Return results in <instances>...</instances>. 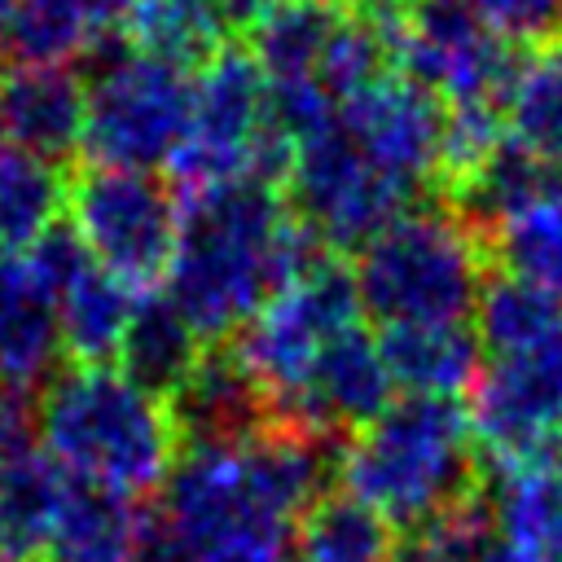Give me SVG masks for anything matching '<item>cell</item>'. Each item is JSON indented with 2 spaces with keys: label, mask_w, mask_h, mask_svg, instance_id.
Returning a JSON list of instances; mask_svg holds the SVG:
<instances>
[{
  "label": "cell",
  "mask_w": 562,
  "mask_h": 562,
  "mask_svg": "<svg viewBox=\"0 0 562 562\" xmlns=\"http://www.w3.org/2000/svg\"><path fill=\"white\" fill-rule=\"evenodd\" d=\"M202 356H206L202 351V338L193 334V325L176 312V303L162 290L136 294L127 334H123L119 356H114V364L132 382H140L145 391L171 400L189 382V373L198 369Z\"/></svg>",
  "instance_id": "obj_21"
},
{
  "label": "cell",
  "mask_w": 562,
  "mask_h": 562,
  "mask_svg": "<svg viewBox=\"0 0 562 562\" xmlns=\"http://www.w3.org/2000/svg\"><path fill=\"white\" fill-rule=\"evenodd\" d=\"M391 400H395V386H391L382 347L360 321L325 347L307 386L299 391V400L290 404V413L277 426H290V430H303V435H316V439L356 435Z\"/></svg>",
  "instance_id": "obj_14"
},
{
  "label": "cell",
  "mask_w": 562,
  "mask_h": 562,
  "mask_svg": "<svg viewBox=\"0 0 562 562\" xmlns=\"http://www.w3.org/2000/svg\"><path fill=\"white\" fill-rule=\"evenodd\" d=\"M395 527L347 487L321 492L294 531L299 562H395Z\"/></svg>",
  "instance_id": "obj_26"
},
{
  "label": "cell",
  "mask_w": 562,
  "mask_h": 562,
  "mask_svg": "<svg viewBox=\"0 0 562 562\" xmlns=\"http://www.w3.org/2000/svg\"><path fill=\"white\" fill-rule=\"evenodd\" d=\"M378 347L400 395L457 400L483 373V342L470 321L391 325L378 334Z\"/></svg>",
  "instance_id": "obj_16"
},
{
  "label": "cell",
  "mask_w": 562,
  "mask_h": 562,
  "mask_svg": "<svg viewBox=\"0 0 562 562\" xmlns=\"http://www.w3.org/2000/svg\"><path fill=\"white\" fill-rule=\"evenodd\" d=\"M338 22V9L325 0H285L250 31V53L268 83L312 79L316 57Z\"/></svg>",
  "instance_id": "obj_31"
},
{
  "label": "cell",
  "mask_w": 562,
  "mask_h": 562,
  "mask_svg": "<svg viewBox=\"0 0 562 562\" xmlns=\"http://www.w3.org/2000/svg\"><path fill=\"white\" fill-rule=\"evenodd\" d=\"M325 4H334L338 13H351V18H369V22H391V18H400L408 4H417V0H325Z\"/></svg>",
  "instance_id": "obj_38"
},
{
  "label": "cell",
  "mask_w": 562,
  "mask_h": 562,
  "mask_svg": "<svg viewBox=\"0 0 562 562\" xmlns=\"http://www.w3.org/2000/svg\"><path fill=\"white\" fill-rule=\"evenodd\" d=\"M505 136L544 167H562V44L522 48L501 101Z\"/></svg>",
  "instance_id": "obj_24"
},
{
  "label": "cell",
  "mask_w": 562,
  "mask_h": 562,
  "mask_svg": "<svg viewBox=\"0 0 562 562\" xmlns=\"http://www.w3.org/2000/svg\"><path fill=\"white\" fill-rule=\"evenodd\" d=\"M145 514L136 501L70 483L61 514L44 540V562H132Z\"/></svg>",
  "instance_id": "obj_22"
},
{
  "label": "cell",
  "mask_w": 562,
  "mask_h": 562,
  "mask_svg": "<svg viewBox=\"0 0 562 562\" xmlns=\"http://www.w3.org/2000/svg\"><path fill=\"white\" fill-rule=\"evenodd\" d=\"M474 443L496 465H518L562 448V329L522 351L487 360L465 404Z\"/></svg>",
  "instance_id": "obj_12"
},
{
  "label": "cell",
  "mask_w": 562,
  "mask_h": 562,
  "mask_svg": "<svg viewBox=\"0 0 562 562\" xmlns=\"http://www.w3.org/2000/svg\"><path fill=\"white\" fill-rule=\"evenodd\" d=\"M193 70L162 57L114 48L92 79H83L79 149L92 167L154 171L167 167L189 123Z\"/></svg>",
  "instance_id": "obj_8"
},
{
  "label": "cell",
  "mask_w": 562,
  "mask_h": 562,
  "mask_svg": "<svg viewBox=\"0 0 562 562\" xmlns=\"http://www.w3.org/2000/svg\"><path fill=\"white\" fill-rule=\"evenodd\" d=\"M395 562H422V558H417V549H413V544H408V549H404V553H395Z\"/></svg>",
  "instance_id": "obj_40"
},
{
  "label": "cell",
  "mask_w": 562,
  "mask_h": 562,
  "mask_svg": "<svg viewBox=\"0 0 562 562\" xmlns=\"http://www.w3.org/2000/svg\"><path fill=\"white\" fill-rule=\"evenodd\" d=\"M351 281L382 329L470 321L483 290L479 228L457 206H408L356 250Z\"/></svg>",
  "instance_id": "obj_5"
},
{
  "label": "cell",
  "mask_w": 562,
  "mask_h": 562,
  "mask_svg": "<svg viewBox=\"0 0 562 562\" xmlns=\"http://www.w3.org/2000/svg\"><path fill=\"white\" fill-rule=\"evenodd\" d=\"M57 329H61V351L75 364H114L119 342L127 334L136 294L114 281L105 268L83 263L57 294Z\"/></svg>",
  "instance_id": "obj_23"
},
{
  "label": "cell",
  "mask_w": 562,
  "mask_h": 562,
  "mask_svg": "<svg viewBox=\"0 0 562 562\" xmlns=\"http://www.w3.org/2000/svg\"><path fill=\"white\" fill-rule=\"evenodd\" d=\"M180 443H198V439H241L250 430L263 426V395L250 382V373L241 369V360L233 351H206L198 360V369L189 373V382L167 400Z\"/></svg>",
  "instance_id": "obj_19"
},
{
  "label": "cell",
  "mask_w": 562,
  "mask_h": 562,
  "mask_svg": "<svg viewBox=\"0 0 562 562\" xmlns=\"http://www.w3.org/2000/svg\"><path fill=\"white\" fill-rule=\"evenodd\" d=\"M329 479L325 439L263 422L241 439L180 443L158 518L198 562H290L299 518Z\"/></svg>",
  "instance_id": "obj_1"
},
{
  "label": "cell",
  "mask_w": 562,
  "mask_h": 562,
  "mask_svg": "<svg viewBox=\"0 0 562 562\" xmlns=\"http://www.w3.org/2000/svg\"><path fill=\"white\" fill-rule=\"evenodd\" d=\"M338 127L351 145L413 198L426 180H435L443 105L400 70H386L356 97L338 105Z\"/></svg>",
  "instance_id": "obj_13"
},
{
  "label": "cell",
  "mask_w": 562,
  "mask_h": 562,
  "mask_svg": "<svg viewBox=\"0 0 562 562\" xmlns=\"http://www.w3.org/2000/svg\"><path fill=\"white\" fill-rule=\"evenodd\" d=\"M391 66L422 83L439 105L505 101L522 48L501 40L465 0H417L382 22Z\"/></svg>",
  "instance_id": "obj_10"
},
{
  "label": "cell",
  "mask_w": 562,
  "mask_h": 562,
  "mask_svg": "<svg viewBox=\"0 0 562 562\" xmlns=\"http://www.w3.org/2000/svg\"><path fill=\"white\" fill-rule=\"evenodd\" d=\"M83 9H88V18H92L97 35L105 40V35L123 31V22H127V13L136 9V0H83ZM114 40H119V35H114Z\"/></svg>",
  "instance_id": "obj_37"
},
{
  "label": "cell",
  "mask_w": 562,
  "mask_h": 562,
  "mask_svg": "<svg viewBox=\"0 0 562 562\" xmlns=\"http://www.w3.org/2000/svg\"><path fill=\"white\" fill-rule=\"evenodd\" d=\"M422 562H522L492 527L487 509L465 501L457 509H448L443 518H435L430 527H422V536L413 540Z\"/></svg>",
  "instance_id": "obj_33"
},
{
  "label": "cell",
  "mask_w": 562,
  "mask_h": 562,
  "mask_svg": "<svg viewBox=\"0 0 562 562\" xmlns=\"http://www.w3.org/2000/svg\"><path fill=\"white\" fill-rule=\"evenodd\" d=\"M13 9H18V0H0V35H4V26H9Z\"/></svg>",
  "instance_id": "obj_39"
},
{
  "label": "cell",
  "mask_w": 562,
  "mask_h": 562,
  "mask_svg": "<svg viewBox=\"0 0 562 562\" xmlns=\"http://www.w3.org/2000/svg\"><path fill=\"white\" fill-rule=\"evenodd\" d=\"M0 132L44 162L70 158L83 132V79L70 66H0Z\"/></svg>",
  "instance_id": "obj_15"
},
{
  "label": "cell",
  "mask_w": 562,
  "mask_h": 562,
  "mask_svg": "<svg viewBox=\"0 0 562 562\" xmlns=\"http://www.w3.org/2000/svg\"><path fill=\"white\" fill-rule=\"evenodd\" d=\"M290 145L268 119V79L246 44H224L193 70L189 123L171 154V176L184 189L224 180L281 184L290 171Z\"/></svg>",
  "instance_id": "obj_6"
},
{
  "label": "cell",
  "mask_w": 562,
  "mask_h": 562,
  "mask_svg": "<svg viewBox=\"0 0 562 562\" xmlns=\"http://www.w3.org/2000/svg\"><path fill=\"white\" fill-rule=\"evenodd\" d=\"M31 426L70 483L127 501L158 492L180 452L171 404L119 364L57 369L31 404Z\"/></svg>",
  "instance_id": "obj_3"
},
{
  "label": "cell",
  "mask_w": 562,
  "mask_h": 562,
  "mask_svg": "<svg viewBox=\"0 0 562 562\" xmlns=\"http://www.w3.org/2000/svg\"><path fill=\"white\" fill-rule=\"evenodd\" d=\"M290 211L321 241V250H360L378 228L408 211L413 193L382 176L338 127V119L290 154Z\"/></svg>",
  "instance_id": "obj_11"
},
{
  "label": "cell",
  "mask_w": 562,
  "mask_h": 562,
  "mask_svg": "<svg viewBox=\"0 0 562 562\" xmlns=\"http://www.w3.org/2000/svg\"><path fill=\"white\" fill-rule=\"evenodd\" d=\"M360 316L364 312H360V299H356L351 268H342L329 255H321L312 268L290 277L241 325L233 356L241 360V369L259 386L272 422H281L290 413V404L307 386V378H312L316 360L325 356V347L342 329L360 325Z\"/></svg>",
  "instance_id": "obj_7"
},
{
  "label": "cell",
  "mask_w": 562,
  "mask_h": 562,
  "mask_svg": "<svg viewBox=\"0 0 562 562\" xmlns=\"http://www.w3.org/2000/svg\"><path fill=\"white\" fill-rule=\"evenodd\" d=\"M505 114L496 101H465V105H443V127H439V158H435V180L448 184L457 198L505 145Z\"/></svg>",
  "instance_id": "obj_32"
},
{
  "label": "cell",
  "mask_w": 562,
  "mask_h": 562,
  "mask_svg": "<svg viewBox=\"0 0 562 562\" xmlns=\"http://www.w3.org/2000/svg\"><path fill=\"white\" fill-rule=\"evenodd\" d=\"M465 4L514 48L549 44L562 22V0H465Z\"/></svg>",
  "instance_id": "obj_34"
},
{
  "label": "cell",
  "mask_w": 562,
  "mask_h": 562,
  "mask_svg": "<svg viewBox=\"0 0 562 562\" xmlns=\"http://www.w3.org/2000/svg\"><path fill=\"white\" fill-rule=\"evenodd\" d=\"M553 40H558V44H562V22H558V35H553Z\"/></svg>",
  "instance_id": "obj_41"
},
{
  "label": "cell",
  "mask_w": 562,
  "mask_h": 562,
  "mask_svg": "<svg viewBox=\"0 0 562 562\" xmlns=\"http://www.w3.org/2000/svg\"><path fill=\"white\" fill-rule=\"evenodd\" d=\"M0 562H4V558H0Z\"/></svg>",
  "instance_id": "obj_43"
},
{
  "label": "cell",
  "mask_w": 562,
  "mask_h": 562,
  "mask_svg": "<svg viewBox=\"0 0 562 562\" xmlns=\"http://www.w3.org/2000/svg\"><path fill=\"white\" fill-rule=\"evenodd\" d=\"M97 44L83 0H18L0 35V66H66Z\"/></svg>",
  "instance_id": "obj_30"
},
{
  "label": "cell",
  "mask_w": 562,
  "mask_h": 562,
  "mask_svg": "<svg viewBox=\"0 0 562 562\" xmlns=\"http://www.w3.org/2000/svg\"><path fill=\"white\" fill-rule=\"evenodd\" d=\"M483 509L522 562H562V448L501 465Z\"/></svg>",
  "instance_id": "obj_18"
},
{
  "label": "cell",
  "mask_w": 562,
  "mask_h": 562,
  "mask_svg": "<svg viewBox=\"0 0 562 562\" xmlns=\"http://www.w3.org/2000/svg\"><path fill=\"white\" fill-rule=\"evenodd\" d=\"M0 149H4V132H0Z\"/></svg>",
  "instance_id": "obj_42"
},
{
  "label": "cell",
  "mask_w": 562,
  "mask_h": 562,
  "mask_svg": "<svg viewBox=\"0 0 562 562\" xmlns=\"http://www.w3.org/2000/svg\"><path fill=\"white\" fill-rule=\"evenodd\" d=\"M70 479L40 443H22L0 457V558L31 562L44 553V540L61 514Z\"/></svg>",
  "instance_id": "obj_20"
},
{
  "label": "cell",
  "mask_w": 562,
  "mask_h": 562,
  "mask_svg": "<svg viewBox=\"0 0 562 562\" xmlns=\"http://www.w3.org/2000/svg\"><path fill=\"white\" fill-rule=\"evenodd\" d=\"M215 4V13H220V22H224V31H233V35H250L272 9H281L285 0H211Z\"/></svg>",
  "instance_id": "obj_36"
},
{
  "label": "cell",
  "mask_w": 562,
  "mask_h": 562,
  "mask_svg": "<svg viewBox=\"0 0 562 562\" xmlns=\"http://www.w3.org/2000/svg\"><path fill=\"white\" fill-rule=\"evenodd\" d=\"M224 35L228 31L211 0H136L119 31L132 53L162 57L184 70H198L206 57H215L228 44Z\"/></svg>",
  "instance_id": "obj_28"
},
{
  "label": "cell",
  "mask_w": 562,
  "mask_h": 562,
  "mask_svg": "<svg viewBox=\"0 0 562 562\" xmlns=\"http://www.w3.org/2000/svg\"><path fill=\"white\" fill-rule=\"evenodd\" d=\"M470 325L483 342V356H492V360L522 356L562 329V299L531 281L501 272V277L483 281Z\"/></svg>",
  "instance_id": "obj_27"
},
{
  "label": "cell",
  "mask_w": 562,
  "mask_h": 562,
  "mask_svg": "<svg viewBox=\"0 0 562 562\" xmlns=\"http://www.w3.org/2000/svg\"><path fill=\"white\" fill-rule=\"evenodd\" d=\"M487 237L509 277L562 299V167H553L522 206L496 220Z\"/></svg>",
  "instance_id": "obj_25"
},
{
  "label": "cell",
  "mask_w": 562,
  "mask_h": 562,
  "mask_svg": "<svg viewBox=\"0 0 562 562\" xmlns=\"http://www.w3.org/2000/svg\"><path fill=\"white\" fill-rule=\"evenodd\" d=\"M66 211V176L26 149H0V255H26Z\"/></svg>",
  "instance_id": "obj_29"
},
{
  "label": "cell",
  "mask_w": 562,
  "mask_h": 562,
  "mask_svg": "<svg viewBox=\"0 0 562 562\" xmlns=\"http://www.w3.org/2000/svg\"><path fill=\"white\" fill-rule=\"evenodd\" d=\"M321 259V241L303 228L277 184L224 180L180 193L176 250L162 294L202 342L241 334V325L303 268Z\"/></svg>",
  "instance_id": "obj_2"
},
{
  "label": "cell",
  "mask_w": 562,
  "mask_h": 562,
  "mask_svg": "<svg viewBox=\"0 0 562 562\" xmlns=\"http://www.w3.org/2000/svg\"><path fill=\"white\" fill-rule=\"evenodd\" d=\"M474 430L465 404L395 395L342 448V487L391 527H430L470 501Z\"/></svg>",
  "instance_id": "obj_4"
},
{
  "label": "cell",
  "mask_w": 562,
  "mask_h": 562,
  "mask_svg": "<svg viewBox=\"0 0 562 562\" xmlns=\"http://www.w3.org/2000/svg\"><path fill=\"white\" fill-rule=\"evenodd\" d=\"M61 329L48 285L26 255H0V382L31 391L57 373Z\"/></svg>",
  "instance_id": "obj_17"
},
{
  "label": "cell",
  "mask_w": 562,
  "mask_h": 562,
  "mask_svg": "<svg viewBox=\"0 0 562 562\" xmlns=\"http://www.w3.org/2000/svg\"><path fill=\"white\" fill-rule=\"evenodd\" d=\"M132 562H198V553L154 514V518H145V527H140V540H136Z\"/></svg>",
  "instance_id": "obj_35"
},
{
  "label": "cell",
  "mask_w": 562,
  "mask_h": 562,
  "mask_svg": "<svg viewBox=\"0 0 562 562\" xmlns=\"http://www.w3.org/2000/svg\"><path fill=\"white\" fill-rule=\"evenodd\" d=\"M66 215L92 263L132 294L162 285L176 250L180 198L154 171L88 167L66 180Z\"/></svg>",
  "instance_id": "obj_9"
}]
</instances>
